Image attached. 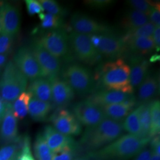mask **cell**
Returning <instances> with one entry per match:
<instances>
[{
  "instance_id": "cell-1",
  "label": "cell",
  "mask_w": 160,
  "mask_h": 160,
  "mask_svg": "<svg viewBox=\"0 0 160 160\" xmlns=\"http://www.w3.org/2000/svg\"><path fill=\"white\" fill-rule=\"evenodd\" d=\"M151 138H142L126 134L112 143L89 154L97 160H127L137 156L148 144Z\"/></svg>"
},
{
  "instance_id": "cell-2",
  "label": "cell",
  "mask_w": 160,
  "mask_h": 160,
  "mask_svg": "<svg viewBox=\"0 0 160 160\" xmlns=\"http://www.w3.org/2000/svg\"><path fill=\"white\" fill-rule=\"evenodd\" d=\"M130 67L122 58L106 62L98 68L94 77L100 90H114L133 94V89L130 81Z\"/></svg>"
},
{
  "instance_id": "cell-3",
  "label": "cell",
  "mask_w": 160,
  "mask_h": 160,
  "mask_svg": "<svg viewBox=\"0 0 160 160\" xmlns=\"http://www.w3.org/2000/svg\"><path fill=\"white\" fill-rule=\"evenodd\" d=\"M123 131L122 122L106 118L97 125L86 129L80 143L86 149L96 151L120 137Z\"/></svg>"
},
{
  "instance_id": "cell-4",
  "label": "cell",
  "mask_w": 160,
  "mask_h": 160,
  "mask_svg": "<svg viewBox=\"0 0 160 160\" xmlns=\"http://www.w3.org/2000/svg\"><path fill=\"white\" fill-rule=\"evenodd\" d=\"M28 86V79L12 61L6 63L0 77L1 98L7 103L14 102Z\"/></svg>"
},
{
  "instance_id": "cell-5",
  "label": "cell",
  "mask_w": 160,
  "mask_h": 160,
  "mask_svg": "<svg viewBox=\"0 0 160 160\" xmlns=\"http://www.w3.org/2000/svg\"><path fill=\"white\" fill-rule=\"evenodd\" d=\"M62 77L74 92L86 96L94 90L96 84L92 71L78 63L66 65L61 71Z\"/></svg>"
},
{
  "instance_id": "cell-6",
  "label": "cell",
  "mask_w": 160,
  "mask_h": 160,
  "mask_svg": "<svg viewBox=\"0 0 160 160\" xmlns=\"http://www.w3.org/2000/svg\"><path fill=\"white\" fill-rule=\"evenodd\" d=\"M38 42L46 50L59 60L71 61L72 55L69 44L68 35L64 29L51 30L40 36Z\"/></svg>"
},
{
  "instance_id": "cell-7",
  "label": "cell",
  "mask_w": 160,
  "mask_h": 160,
  "mask_svg": "<svg viewBox=\"0 0 160 160\" xmlns=\"http://www.w3.org/2000/svg\"><path fill=\"white\" fill-rule=\"evenodd\" d=\"M71 53L81 62L94 65L102 61V55L92 46L89 35L71 32L68 35Z\"/></svg>"
},
{
  "instance_id": "cell-8",
  "label": "cell",
  "mask_w": 160,
  "mask_h": 160,
  "mask_svg": "<svg viewBox=\"0 0 160 160\" xmlns=\"http://www.w3.org/2000/svg\"><path fill=\"white\" fill-rule=\"evenodd\" d=\"M34 57L39 65L42 77L51 78L58 77L61 71V61L46 50L37 40L30 46Z\"/></svg>"
},
{
  "instance_id": "cell-9",
  "label": "cell",
  "mask_w": 160,
  "mask_h": 160,
  "mask_svg": "<svg viewBox=\"0 0 160 160\" xmlns=\"http://www.w3.org/2000/svg\"><path fill=\"white\" fill-rule=\"evenodd\" d=\"M70 23L74 32L81 34L90 35L115 33L112 26L100 23L80 12H76L72 15Z\"/></svg>"
},
{
  "instance_id": "cell-10",
  "label": "cell",
  "mask_w": 160,
  "mask_h": 160,
  "mask_svg": "<svg viewBox=\"0 0 160 160\" xmlns=\"http://www.w3.org/2000/svg\"><path fill=\"white\" fill-rule=\"evenodd\" d=\"M72 113L81 125L90 128L96 126L106 118L102 109L88 99L75 103Z\"/></svg>"
},
{
  "instance_id": "cell-11",
  "label": "cell",
  "mask_w": 160,
  "mask_h": 160,
  "mask_svg": "<svg viewBox=\"0 0 160 160\" xmlns=\"http://www.w3.org/2000/svg\"><path fill=\"white\" fill-rule=\"evenodd\" d=\"M12 61L28 80L33 81L42 77L39 65L30 48L23 46L19 48Z\"/></svg>"
},
{
  "instance_id": "cell-12",
  "label": "cell",
  "mask_w": 160,
  "mask_h": 160,
  "mask_svg": "<svg viewBox=\"0 0 160 160\" xmlns=\"http://www.w3.org/2000/svg\"><path fill=\"white\" fill-rule=\"evenodd\" d=\"M50 120L53 127L65 135L71 137L80 135L82 126L72 112L67 109L59 108L52 114Z\"/></svg>"
},
{
  "instance_id": "cell-13",
  "label": "cell",
  "mask_w": 160,
  "mask_h": 160,
  "mask_svg": "<svg viewBox=\"0 0 160 160\" xmlns=\"http://www.w3.org/2000/svg\"><path fill=\"white\" fill-rule=\"evenodd\" d=\"M1 33L14 37L20 32V13L17 7L3 2L0 3Z\"/></svg>"
},
{
  "instance_id": "cell-14",
  "label": "cell",
  "mask_w": 160,
  "mask_h": 160,
  "mask_svg": "<svg viewBox=\"0 0 160 160\" xmlns=\"http://www.w3.org/2000/svg\"><path fill=\"white\" fill-rule=\"evenodd\" d=\"M100 42L96 49L105 57L111 59H119L128 51L126 43L122 38L115 34H100Z\"/></svg>"
},
{
  "instance_id": "cell-15",
  "label": "cell",
  "mask_w": 160,
  "mask_h": 160,
  "mask_svg": "<svg viewBox=\"0 0 160 160\" xmlns=\"http://www.w3.org/2000/svg\"><path fill=\"white\" fill-rule=\"evenodd\" d=\"M18 138L17 119L13 114L12 104L7 103L5 113L1 120L0 143L8 145L17 142Z\"/></svg>"
},
{
  "instance_id": "cell-16",
  "label": "cell",
  "mask_w": 160,
  "mask_h": 160,
  "mask_svg": "<svg viewBox=\"0 0 160 160\" xmlns=\"http://www.w3.org/2000/svg\"><path fill=\"white\" fill-rule=\"evenodd\" d=\"M48 80L51 86L52 103L58 108H62L74 99V92L62 78L58 76Z\"/></svg>"
},
{
  "instance_id": "cell-17",
  "label": "cell",
  "mask_w": 160,
  "mask_h": 160,
  "mask_svg": "<svg viewBox=\"0 0 160 160\" xmlns=\"http://www.w3.org/2000/svg\"><path fill=\"white\" fill-rule=\"evenodd\" d=\"M46 143L53 153L62 149L76 145L74 139L58 131L51 125L45 127L42 133Z\"/></svg>"
},
{
  "instance_id": "cell-18",
  "label": "cell",
  "mask_w": 160,
  "mask_h": 160,
  "mask_svg": "<svg viewBox=\"0 0 160 160\" xmlns=\"http://www.w3.org/2000/svg\"><path fill=\"white\" fill-rule=\"evenodd\" d=\"M130 81L133 89L137 88L148 75L150 62L139 55H132L130 58Z\"/></svg>"
},
{
  "instance_id": "cell-19",
  "label": "cell",
  "mask_w": 160,
  "mask_h": 160,
  "mask_svg": "<svg viewBox=\"0 0 160 160\" xmlns=\"http://www.w3.org/2000/svg\"><path fill=\"white\" fill-rule=\"evenodd\" d=\"M137 104V99L133 95L125 102L105 105L101 107L106 118L122 122Z\"/></svg>"
},
{
  "instance_id": "cell-20",
  "label": "cell",
  "mask_w": 160,
  "mask_h": 160,
  "mask_svg": "<svg viewBox=\"0 0 160 160\" xmlns=\"http://www.w3.org/2000/svg\"><path fill=\"white\" fill-rule=\"evenodd\" d=\"M160 90V81L157 75H148L138 87L137 102L140 104L149 103L158 96Z\"/></svg>"
},
{
  "instance_id": "cell-21",
  "label": "cell",
  "mask_w": 160,
  "mask_h": 160,
  "mask_svg": "<svg viewBox=\"0 0 160 160\" xmlns=\"http://www.w3.org/2000/svg\"><path fill=\"white\" fill-rule=\"evenodd\" d=\"M133 96L123 92L114 90H100L93 93L87 99L100 107L105 105L120 103L125 102Z\"/></svg>"
},
{
  "instance_id": "cell-22",
  "label": "cell",
  "mask_w": 160,
  "mask_h": 160,
  "mask_svg": "<svg viewBox=\"0 0 160 160\" xmlns=\"http://www.w3.org/2000/svg\"><path fill=\"white\" fill-rule=\"evenodd\" d=\"M28 91L32 94V97L40 101L52 103L51 86L48 78L40 77L31 81Z\"/></svg>"
},
{
  "instance_id": "cell-23",
  "label": "cell",
  "mask_w": 160,
  "mask_h": 160,
  "mask_svg": "<svg viewBox=\"0 0 160 160\" xmlns=\"http://www.w3.org/2000/svg\"><path fill=\"white\" fill-rule=\"evenodd\" d=\"M127 49L133 55L143 56L150 54L154 51L155 45L152 36L139 37L125 42Z\"/></svg>"
},
{
  "instance_id": "cell-24",
  "label": "cell",
  "mask_w": 160,
  "mask_h": 160,
  "mask_svg": "<svg viewBox=\"0 0 160 160\" xmlns=\"http://www.w3.org/2000/svg\"><path fill=\"white\" fill-rule=\"evenodd\" d=\"M149 22L148 16L142 12L131 8L125 13L120 20L121 28L128 31L141 27Z\"/></svg>"
},
{
  "instance_id": "cell-25",
  "label": "cell",
  "mask_w": 160,
  "mask_h": 160,
  "mask_svg": "<svg viewBox=\"0 0 160 160\" xmlns=\"http://www.w3.org/2000/svg\"><path fill=\"white\" fill-rule=\"evenodd\" d=\"M52 109V103L40 101L32 97L29 103L28 112L33 120L40 122L46 120Z\"/></svg>"
},
{
  "instance_id": "cell-26",
  "label": "cell",
  "mask_w": 160,
  "mask_h": 160,
  "mask_svg": "<svg viewBox=\"0 0 160 160\" xmlns=\"http://www.w3.org/2000/svg\"><path fill=\"white\" fill-rule=\"evenodd\" d=\"M32 94L28 92H24L17 97V99L12 104L13 114L16 119H23L28 113L29 104L31 98Z\"/></svg>"
},
{
  "instance_id": "cell-27",
  "label": "cell",
  "mask_w": 160,
  "mask_h": 160,
  "mask_svg": "<svg viewBox=\"0 0 160 160\" xmlns=\"http://www.w3.org/2000/svg\"><path fill=\"white\" fill-rule=\"evenodd\" d=\"M122 126L123 129L129 134L141 138V128L139 122L138 107L128 114L124 120V122L122 123Z\"/></svg>"
},
{
  "instance_id": "cell-28",
  "label": "cell",
  "mask_w": 160,
  "mask_h": 160,
  "mask_svg": "<svg viewBox=\"0 0 160 160\" xmlns=\"http://www.w3.org/2000/svg\"><path fill=\"white\" fill-rule=\"evenodd\" d=\"M150 104L151 103L149 102L143 103L138 106L142 138H151L149 137L151 128Z\"/></svg>"
},
{
  "instance_id": "cell-29",
  "label": "cell",
  "mask_w": 160,
  "mask_h": 160,
  "mask_svg": "<svg viewBox=\"0 0 160 160\" xmlns=\"http://www.w3.org/2000/svg\"><path fill=\"white\" fill-rule=\"evenodd\" d=\"M39 18L41 21V29L49 31L64 29V21L62 17L54 16L48 12H42L39 14Z\"/></svg>"
},
{
  "instance_id": "cell-30",
  "label": "cell",
  "mask_w": 160,
  "mask_h": 160,
  "mask_svg": "<svg viewBox=\"0 0 160 160\" xmlns=\"http://www.w3.org/2000/svg\"><path fill=\"white\" fill-rule=\"evenodd\" d=\"M34 154L37 160H52L53 152L46 143L42 133L38 134L34 145Z\"/></svg>"
},
{
  "instance_id": "cell-31",
  "label": "cell",
  "mask_w": 160,
  "mask_h": 160,
  "mask_svg": "<svg viewBox=\"0 0 160 160\" xmlns=\"http://www.w3.org/2000/svg\"><path fill=\"white\" fill-rule=\"evenodd\" d=\"M155 26L152 23L149 22L143 26L136 29L126 31L125 34L122 36V39L125 43L128 40L139 37H149L152 36L154 32Z\"/></svg>"
},
{
  "instance_id": "cell-32",
  "label": "cell",
  "mask_w": 160,
  "mask_h": 160,
  "mask_svg": "<svg viewBox=\"0 0 160 160\" xmlns=\"http://www.w3.org/2000/svg\"><path fill=\"white\" fill-rule=\"evenodd\" d=\"M151 128L149 137L151 138L159 135L160 130V103L159 100H155L150 104Z\"/></svg>"
},
{
  "instance_id": "cell-33",
  "label": "cell",
  "mask_w": 160,
  "mask_h": 160,
  "mask_svg": "<svg viewBox=\"0 0 160 160\" xmlns=\"http://www.w3.org/2000/svg\"><path fill=\"white\" fill-rule=\"evenodd\" d=\"M39 2L44 9V11L45 10L48 13L62 18L68 14L67 10L56 1L39 0Z\"/></svg>"
},
{
  "instance_id": "cell-34",
  "label": "cell",
  "mask_w": 160,
  "mask_h": 160,
  "mask_svg": "<svg viewBox=\"0 0 160 160\" xmlns=\"http://www.w3.org/2000/svg\"><path fill=\"white\" fill-rule=\"evenodd\" d=\"M77 144L53 153L52 160H73L76 155Z\"/></svg>"
},
{
  "instance_id": "cell-35",
  "label": "cell",
  "mask_w": 160,
  "mask_h": 160,
  "mask_svg": "<svg viewBox=\"0 0 160 160\" xmlns=\"http://www.w3.org/2000/svg\"><path fill=\"white\" fill-rule=\"evenodd\" d=\"M127 4L132 9L142 12L148 16L152 8L150 1L145 0H129L127 1Z\"/></svg>"
},
{
  "instance_id": "cell-36",
  "label": "cell",
  "mask_w": 160,
  "mask_h": 160,
  "mask_svg": "<svg viewBox=\"0 0 160 160\" xmlns=\"http://www.w3.org/2000/svg\"><path fill=\"white\" fill-rule=\"evenodd\" d=\"M17 155L18 147L16 144H8L0 149V160H12Z\"/></svg>"
},
{
  "instance_id": "cell-37",
  "label": "cell",
  "mask_w": 160,
  "mask_h": 160,
  "mask_svg": "<svg viewBox=\"0 0 160 160\" xmlns=\"http://www.w3.org/2000/svg\"><path fill=\"white\" fill-rule=\"evenodd\" d=\"M22 145V148L17 155L16 160H35L31 152L30 138L28 135L24 136Z\"/></svg>"
},
{
  "instance_id": "cell-38",
  "label": "cell",
  "mask_w": 160,
  "mask_h": 160,
  "mask_svg": "<svg viewBox=\"0 0 160 160\" xmlns=\"http://www.w3.org/2000/svg\"><path fill=\"white\" fill-rule=\"evenodd\" d=\"M14 42V37L0 33V55H8L11 52Z\"/></svg>"
},
{
  "instance_id": "cell-39",
  "label": "cell",
  "mask_w": 160,
  "mask_h": 160,
  "mask_svg": "<svg viewBox=\"0 0 160 160\" xmlns=\"http://www.w3.org/2000/svg\"><path fill=\"white\" fill-rule=\"evenodd\" d=\"M84 3L86 6L96 10L106 9L114 3V1L112 0H87Z\"/></svg>"
},
{
  "instance_id": "cell-40",
  "label": "cell",
  "mask_w": 160,
  "mask_h": 160,
  "mask_svg": "<svg viewBox=\"0 0 160 160\" xmlns=\"http://www.w3.org/2000/svg\"><path fill=\"white\" fill-rule=\"evenodd\" d=\"M28 12L30 16L39 14L43 12L44 9L40 4L39 1L36 0H26L25 1Z\"/></svg>"
},
{
  "instance_id": "cell-41",
  "label": "cell",
  "mask_w": 160,
  "mask_h": 160,
  "mask_svg": "<svg viewBox=\"0 0 160 160\" xmlns=\"http://www.w3.org/2000/svg\"><path fill=\"white\" fill-rule=\"evenodd\" d=\"M160 7H152L148 15L149 20L150 21L151 23H152L155 27L160 26Z\"/></svg>"
},
{
  "instance_id": "cell-42",
  "label": "cell",
  "mask_w": 160,
  "mask_h": 160,
  "mask_svg": "<svg viewBox=\"0 0 160 160\" xmlns=\"http://www.w3.org/2000/svg\"><path fill=\"white\" fill-rule=\"evenodd\" d=\"M151 151V152L157 155H160V135H157L151 138L150 140Z\"/></svg>"
},
{
  "instance_id": "cell-43",
  "label": "cell",
  "mask_w": 160,
  "mask_h": 160,
  "mask_svg": "<svg viewBox=\"0 0 160 160\" xmlns=\"http://www.w3.org/2000/svg\"><path fill=\"white\" fill-rule=\"evenodd\" d=\"M153 40L154 42L155 49L157 52L160 51V27H155L154 32L152 34Z\"/></svg>"
},
{
  "instance_id": "cell-44",
  "label": "cell",
  "mask_w": 160,
  "mask_h": 160,
  "mask_svg": "<svg viewBox=\"0 0 160 160\" xmlns=\"http://www.w3.org/2000/svg\"><path fill=\"white\" fill-rule=\"evenodd\" d=\"M151 151L150 149L145 148L135 156L133 160H151Z\"/></svg>"
},
{
  "instance_id": "cell-45",
  "label": "cell",
  "mask_w": 160,
  "mask_h": 160,
  "mask_svg": "<svg viewBox=\"0 0 160 160\" xmlns=\"http://www.w3.org/2000/svg\"><path fill=\"white\" fill-rule=\"evenodd\" d=\"M7 104L0 97V121H1L5 113Z\"/></svg>"
},
{
  "instance_id": "cell-46",
  "label": "cell",
  "mask_w": 160,
  "mask_h": 160,
  "mask_svg": "<svg viewBox=\"0 0 160 160\" xmlns=\"http://www.w3.org/2000/svg\"><path fill=\"white\" fill-rule=\"evenodd\" d=\"M7 61V55H0V69L4 67Z\"/></svg>"
},
{
  "instance_id": "cell-47",
  "label": "cell",
  "mask_w": 160,
  "mask_h": 160,
  "mask_svg": "<svg viewBox=\"0 0 160 160\" xmlns=\"http://www.w3.org/2000/svg\"><path fill=\"white\" fill-rule=\"evenodd\" d=\"M160 59V55L155 54L151 56V57L149 59V62H155L158 61H159Z\"/></svg>"
},
{
  "instance_id": "cell-48",
  "label": "cell",
  "mask_w": 160,
  "mask_h": 160,
  "mask_svg": "<svg viewBox=\"0 0 160 160\" xmlns=\"http://www.w3.org/2000/svg\"><path fill=\"white\" fill-rule=\"evenodd\" d=\"M151 160H160V155H157L151 152Z\"/></svg>"
},
{
  "instance_id": "cell-49",
  "label": "cell",
  "mask_w": 160,
  "mask_h": 160,
  "mask_svg": "<svg viewBox=\"0 0 160 160\" xmlns=\"http://www.w3.org/2000/svg\"><path fill=\"white\" fill-rule=\"evenodd\" d=\"M73 160H87V158H82V157H81V158H75Z\"/></svg>"
},
{
  "instance_id": "cell-50",
  "label": "cell",
  "mask_w": 160,
  "mask_h": 160,
  "mask_svg": "<svg viewBox=\"0 0 160 160\" xmlns=\"http://www.w3.org/2000/svg\"><path fill=\"white\" fill-rule=\"evenodd\" d=\"M12 160H16V157H15L14 158H13Z\"/></svg>"
},
{
  "instance_id": "cell-51",
  "label": "cell",
  "mask_w": 160,
  "mask_h": 160,
  "mask_svg": "<svg viewBox=\"0 0 160 160\" xmlns=\"http://www.w3.org/2000/svg\"><path fill=\"white\" fill-rule=\"evenodd\" d=\"M0 33H1V23H0Z\"/></svg>"
},
{
  "instance_id": "cell-52",
  "label": "cell",
  "mask_w": 160,
  "mask_h": 160,
  "mask_svg": "<svg viewBox=\"0 0 160 160\" xmlns=\"http://www.w3.org/2000/svg\"><path fill=\"white\" fill-rule=\"evenodd\" d=\"M0 71H1V69H0Z\"/></svg>"
}]
</instances>
